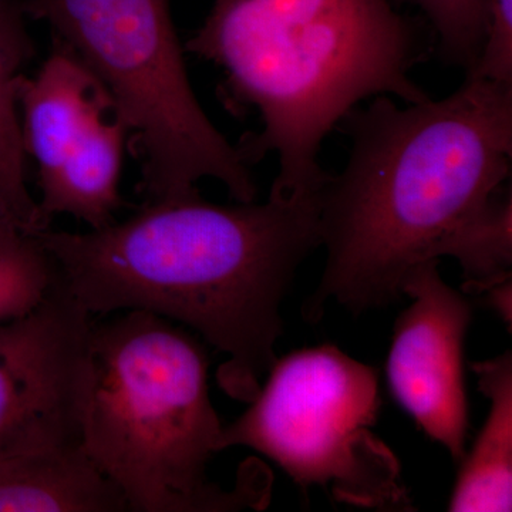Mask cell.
I'll list each match as a JSON object with an SVG mask.
<instances>
[{"label": "cell", "instance_id": "cell-1", "mask_svg": "<svg viewBox=\"0 0 512 512\" xmlns=\"http://www.w3.org/2000/svg\"><path fill=\"white\" fill-rule=\"evenodd\" d=\"M320 188L217 205L201 195L144 202L89 232H35L60 284L94 316L146 311L187 326L227 359L217 382L249 404L276 362L281 305L320 245Z\"/></svg>", "mask_w": 512, "mask_h": 512}, {"label": "cell", "instance_id": "cell-2", "mask_svg": "<svg viewBox=\"0 0 512 512\" xmlns=\"http://www.w3.org/2000/svg\"><path fill=\"white\" fill-rule=\"evenodd\" d=\"M348 161L320 187L326 264L302 306L316 323L326 303L353 313L403 298L406 276L443 258L450 239L511 175L512 84L466 76L441 100L397 106L377 96L339 124Z\"/></svg>", "mask_w": 512, "mask_h": 512}, {"label": "cell", "instance_id": "cell-3", "mask_svg": "<svg viewBox=\"0 0 512 512\" xmlns=\"http://www.w3.org/2000/svg\"><path fill=\"white\" fill-rule=\"evenodd\" d=\"M184 47L222 70L232 109L258 114L237 147L249 165L276 156L271 194L322 187L323 140L360 101L430 99L410 72L433 47L393 0H212Z\"/></svg>", "mask_w": 512, "mask_h": 512}, {"label": "cell", "instance_id": "cell-4", "mask_svg": "<svg viewBox=\"0 0 512 512\" xmlns=\"http://www.w3.org/2000/svg\"><path fill=\"white\" fill-rule=\"evenodd\" d=\"M200 340L170 319L121 311L93 319L82 447L130 512L265 510L272 477L247 464L224 490L208 477L222 426Z\"/></svg>", "mask_w": 512, "mask_h": 512}, {"label": "cell", "instance_id": "cell-5", "mask_svg": "<svg viewBox=\"0 0 512 512\" xmlns=\"http://www.w3.org/2000/svg\"><path fill=\"white\" fill-rule=\"evenodd\" d=\"M79 57L126 121L141 157L144 202L200 195L212 178L237 202L258 188L237 146L197 99L170 0H22Z\"/></svg>", "mask_w": 512, "mask_h": 512}, {"label": "cell", "instance_id": "cell-6", "mask_svg": "<svg viewBox=\"0 0 512 512\" xmlns=\"http://www.w3.org/2000/svg\"><path fill=\"white\" fill-rule=\"evenodd\" d=\"M380 406L375 367L338 346L298 350L276 359L245 413L224 426L220 448H252L338 503L412 510L399 461L372 431Z\"/></svg>", "mask_w": 512, "mask_h": 512}, {"label": "cell", "instance_id": "cell-7", "mask_svg": "<svg viewBox=\"0 0 512 512\" xmlns=\"http://www.w3.org/2000/svg\"><path fill=\"white\" fill-rule=\"evenodd\" d=\"M93 316L62 284L0 323V458L82 444Z\"/></svg>", "mask_w": 512, "mask_h": 512}, {"label": "cell", "instance_id": "cell-8", "mask_svg": "<svg viewBox=\"0 0 512 512\" xmlns=\"http://www.w3.org/2000/svg\"><path fill=\"white\" fill-rule=\"evenodd\" d=\"M402 292L412 302L394 325L390 389L417 426L461 463L468 429L463 363L470 302L443 281L437 259L410 271Z\"/></svg>", "mask_w": 512, "mask_h": 512}, {"label": "cell", "instance_id": "cell-9", "mask_svg": "<svg viewBox=\"0 0 512 512\" xmlns=\"http://www.w3.org/2000/svg\"><path fill=\"white\" fill-rule=\"evenodd\" d=\"M20 130L26 156L39 178L55 171L114 113L113 101L86 64L55 40L52 53L33 76L19 83Z\"/></svg>", "mask_w": 512, "mask_h": 512}, {"label": "cell", "instance_id": "cell-10", "mask_svg": "<svg viewBox=\"0 0 512 512\" xmlns=\"http://www.w3.org/2000/svg\"><path fill=\"white\" fill-rule=\"evenodd\" d=\"M0 512H130L82 444L0 458Z\"/></svg>", "mask_w": 512, "mask_h": 512}, {"label": "cell", "instance_id": "cell-11", "mask_svg": "<svg viewBox=\"0 0 512 512\" xmlns=\"http://www.w3.org/2000/svg\"><path fill=\"white\" fill-rule=\"evenodd\" d=\"M128 136L130 128L114 111L55 171L39 178L37 208L46 227L55 215H72L90 229L116 221L114 214L123 205L120 178Z\"/></svg>", "mask_w": 512, "mask_h": 512}, {"label": "cell", "instance_id": "cell-12", "mask_svg": "<svg viewBox=\"0 0 512 512\" xmlns=\"http://www.w3.org/2000/svg\"><path fill=\"white\" fill-rule=\"evenodd\" d=\"M491 406L470 456H464L448 503L451 512H505L512 507L511 352L471 363Z\"/></svg>", "mask_w": 512, "mask_h": 512}, {"label": "cell", "instance_id": "cell-13", "mask_svg": "<svg viewBox=\"0 0 512 512\" xmlns=\"http://www.w3.org/2000/svg\"><path fill=\"white\" fill-rule=\"evenodd\" d=\"M25 16L19 2L0 0V214L37 232L47 227L28 188L18 106L19 83L35 52Z\"/></svg>", "mask_w": 512, "mask_h": 512}, {"label": "cell", "instance_id": "cell-14", "mask_svg": "<svg viewBox=\"0 0 512 512\" xmlns=\"http://www.w3.org/2000/svg\"><path fill=\"white\" fill-rule=\"evenodd\" d=\"M444 256L456 258L466 275V288L487 292L511 279L512 195L500 188L448 242Z\"/></svg>", "mask_w": 512, "mask_h": 512}, {"label": "cell", "instance_id": "cell-15", "mask_svg": "<svg viewBox=\"0 0 512 512\" xmlns=\"http://www.w3.org/2000/svg\"><path fill=\"white\" fill-rule=\"evenodd\" d=\"M57 284L55 262L35 232L0 214V323L35 311Z\"/></svg>", "mask_w": 512, "mask_h": 512}, {"label": "cell", "instance_id": "cell-16", "mask_svg": "<svg viewBox=\"0 0 512 512\" xmlns=\"http://www.w3.org/2000/svg\"><path fill=\"white\" fill-rule=\"evenodd\" d=\"M419 9L433 30L434 52L470 73L476 67L491 20V0H393Z\"/></svg>", "mask_w": 512, "mask_h": 512}, {"label": "cell", "instance_id": "cell-17", "mask_svg": "<svg viewBox=\"0 0 512 512\" xmlns=\"http://www.w3.org/2000/svg\"><path fill=\"white\" fill-rule=\"evenodd\" d=\"M466 76L512 84V0H491L487 40L476 67Z\"/></svg>", "mask_w": 512, "mask_h": 512}]
</instances>
